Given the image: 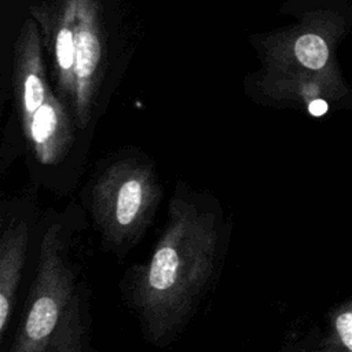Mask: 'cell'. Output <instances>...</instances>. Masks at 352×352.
<instances>
[{
  "label": "cell",
  "instance_id": "4",
  "mask_svg": "<svg viewBox=\"0 0 352 352\" xmlns=\"http://www.w3.org/2000/svg\"><path fill=\"white\" fill-rule=\"evenodd\" d=\"M76 98L72 109L76 126L89 125L98 106L106 72V45L100 0H76Z\"/></svg>",
  "mask_w": 352,
  "mask_h": 352
},
{
  "label": "cell",
  "instance_id": "2",
  "mask_svg": "<svg viewBox=\"0 0 352 352\" xmlns=\"http://www.w3.org/2000/svg\"><path fill=\"white\" fill-rule=\"evenodd\" d=\"M85 217L73 208L50 214L38 230L33 276L8 352H43L84 275Z\"/></svg>",
  "mask_w": 352,
  "mask_h": 352
},
{
  "label": "cell",
  "instance_id": "6",
  "mask_svg": "<svg viewBox=\"0 0 352 352\" xmlns=\"http://www.w3.org/2000/svg\"><path fill=\"white\" fill-rule=\"evenodd\" d=\"M33 209L23 202L1 209L0 216V341L11 324L33 239Z\"/></svg>",
  "mask_w": 352,
  "mask_h": 352
},
{
  "label": "cell",
  "instance_id": "3",
  "mask_svg": "<svg viewBox=\"0 0 352 352\" xmlns=\"http://www.w3.org/2000/svg\"><path fill=\"white\" fill-rule=\"evenodd\" d=\"M162 198L154 164L139 155H121L98 173L84 206L104 252L122 261L146 235Z\"/></svg>",
  "mask_w": 352,
  "mask_h": 352
},
{
  "label": "cell",
  "instance_id": "8",
  "mask_svg": "<svg viewBox=\"0 0 352 352\" xmlns=\"http://www.w3.org/2000/svg\"><path fill=\"white\" fill-rule=\"evenodd\" d=\"M74 118L69 107L54 94L22 124L25 139L36 160L44 165L59 162L73 142Z\"/></svg>",
  "mask_w": 352,
  "mask_h": 352
},
{
  "label": "cell",
  "instance_id": "10",
  "mask_svg": "<svg viewBox=\"0 0 352 352\" xmlns=\"http://www.w3.org/2000/svg\"><path fill=\"white\" fill-rule=\"evenodd\" d=\"M329 352H352V298L338 307L330 319Z\"/></svg>",
  "mask_w": 352,
  "mask_h": 352
},
{
  "label": "cell",
  "instance_id": "9",
  "mask_svg": "<svg viewBox=\"0 0 352 352\" xmlns=\"http://www.w3.org/2000/svg\"><path fill=\"white\" fill-rule=\"evenodd\" d=\"M91 287L82 279L43 352H96L91 342Z\"/></svg>",
  "mask_w": 352,
  "mask_h": 352
},
{
  "label": "cell",
  "instance_id": "1",
  "mask_svg": "<svg viewBox=\"0 0 352 352\" xmlns=\"http://www.w3.org/2000/svg\"><path fill=\"white\" fill-rule=\"evenodd\" d=\"M231 243V223L220 204L179 184L150 254L120 280L121 300L146 342L173 344L217 286Z\"/></svg>",
  "mask_w": 352,
  "mask_h": 352
},
{
  "label": "cell",
  "instance_id": "5",
  "mask_svg": "<svg viewBox=\"0 0 352 352\" xmlns=\"http://www.w3.org/2000/svg\"><path fill=\"white\" fill-rule=\"evenodd\" d=\"M41 33L54 94L69 107L76 98V0H54L29 8Z\"/></svg>",
  "mask_w": 352,
  "mask_h": 352
},
{
  "label": "cell",
  "instance_id": "7",
  "mask_svg": "<svg viewBox=\"0 0 352 352\" xmlns=\"http://www.w3.org/2000/svg\"><path fill=\"white\" fill-rule=\"evenodd\" d=\"M37 22L28 18L14 45L12 87L21 124L26 122L52 92Z\"/></svg>",
  "mask_w": 352,
  "mask_h": 352
}]
</instances>
